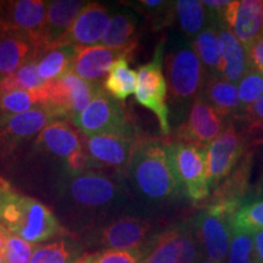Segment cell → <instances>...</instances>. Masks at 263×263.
<instances>
[{
  "label": "cell",
  "instance_id": "6da1fadb",
  "mask_svg": "<svg viewBox=\"0 0 263 263\" xmlns=\"http://www.w3.org/2000/svg\"><path fill=\"white\" fill-rule=\"evenodd\" d=\"M0 224L31 244L66 234L65 228L48 206L34 197L20 193L2 177Z\"/></svg>",
  "mask_w": 263,
  "mask_h": 263
},
{
  "label": "cell",
  "instance_id": "7a4b0ae2",
  "mask_svg": "<svg viewBox=\"0 0 263 263\" xmlns=\"http://www.w3.org/2000/svg\"><path fill=\"white\" fill-rule=\"evenodd\" d=\"M126 172L133 188L151 202H166L182 193L167 156V143L140 137Z\"/></svg>",
  "mask_w": 263,
  "mask_h": 263
},
{
  "label": "cell",
  "instance_id": "3957f363",
  "mask_svg": "<svg viewBox=\"0 0 263 263\" xmlns=\"http://www.w3.org/2000/svg\"><path fill=\"white\" fill-rule=\"evenodd\" d=\"M166 81L173 106L186 115L202 93L207 74L193 43H179L164 57Z\"/></svg>",
  "mask_w": 263,
  "mask_h": 263
},
{
  "label": "cell",
  "instance_id": "277c9868",
  "mask_svg": "<svg viewBox=\"0 0 263 263\" xmlns=\"http://www.w3.org/2000/svg\"><path fill=\"white\" fill-rule=\"evenodd\" d=\"M167 156L182 193L194 202L206 201L211 193L207 173V147L173 141L167 143Z\"/></svg>",
  "mask_w": 263,
  "mask_h": 263
},
{
  "label": "cell",
  "instance_id": "5b68a950",
  "mask_svg": "<svg viewBox=\"0 0 263 263\" xmlns=\"http://www.w3.org/2000/svg\"><path fill=\"white\" fill-rule=\"evenodd\" d=\"M35 145L64 161L70 174L97 170L85 150L84 134L71 121H52L35 138Z\"/></svg>",
  "mask_w": 263,
  "mask_h": 263
},
{
  "label": "cell",
  "instance_id": "8992f818",
  "mask_svg": "<svg viewBox=\"0 0 263 263\" xmlns=\"http://www.w3.org/2000/svg\"><path fill=\"white\" fill-rule=\"evenodd\" d=\"M238 207L210 203L194 218V228L200 248L212 262L223 263L228 258L233 236V219Z\"/></svg>",
  "mask_w": 263,
  "mask_h": 263
},
{
  "label": "cell",
  "instance_id": "52a82bcc",
  "mask_svg": "<svg viewBox=\"0 0 263 263\" xmlns=\"http://www.w3.org/2000/svg\"><path fill=\"white\" fill-rule=\"evenodd\" d=\"M164 43L157 44L153 60L138 68V81L136 89L137 103L155 114L159 121L161 133L167 136L171 133L170 106L167 104L166 76L163 73Z\"/></svg>",
  "mask_w": 263,
  "mask_h": 263
},
{
  "label": "cell",
  "instance_id": "ba28073f",
  "mask_svg": "<svg viewBox=\"0 0 263 263\" xmlns=\"http://www.w3.org/2000/svg\"><path fill=\"white\" fill-rule=\"evenodd\" d=\"M71 122L85 137L99 134L128 136L138 134L128 121L121 101L115 100L104 89L88 105L83 112L72 118Z\"/></svg>",
  "mask_w": 263,
  "mask_h": 263
},
{
  "label": "cell",
  "instance_id": "9c48e42d",
  "mask_svg": "<svg viewBox=\"0 0 263 263\" xmlns=\"http://www.w3.org/2000/svg\"><path fill=\"white\" fill-rule=\"evenodd\" d=\"M250 132L240 129L235 121L227 123L224 130L207 146V173L210 188L218 186L245 155Z\"/></svg>",
  "mask_w": 263,
  "mask_h": 263
},
{
  "label": "cell",
  "instance_id": "30bf717a",
  "mask_svg": "<svg viewBox=\"0 0 263 263\" xmlns=\"http://www.w3.org/2000/svg\"><path fill=\"white\" fill-rule=\"evenodd\" d=\"M103 89L101 84L82 80L73 72H70L60 80L47 83V108L59 118L66 117L71 121L83 112Z\"/></svg>",
  "mask_w": 263,
  "mask_h": 263
},
{
  "label": "cell",
  "instance_id": "8fae6325",
  "mask_svg": "<svg viewBox=\"0 0 263 263\" xmlns=\"http://www.w3.org/2000/svg\"><path fill=\"white\" fill-rule=\"evenodd\" d=\"M49 2L44 0H12L0 2L4 31H14L28 37L42 55V42L47 21Z\"/></svg>",
  "mask_w": 263,
  "mask_h": 263
},
{
  "label": "cell",
  "instance_id": "7c38bea8",
  "mask_svg": "<svg viewBox=\"0 0 263 263\" xmlns=\"http://www.w3.org/2000/svg\"><path fill=\"white\" fill-rule=\"evenodd\" d=\"M66 190L76 205L87 210H101L112 205L120 193L114 177L94 170L71 174Z\"/></svg>",
  "mask_w": 263,
  "mask_h": 263
},
{
  "label": "cell",
  "instance_id": "4fadbf2b",
  "mask_svg": "<svg viewBox=\"0 0 263 263\" xmlns=\"http://www.w3.org/2000/svg\"><path fill=\"white\" fill-rule=\"evenodd\" d=\"M227 121L203 99L196 98L178 128L179 141L207 147L224 130Z\"/></svg>",
  "mask_w": 263,
  "mask_h": 263
},
{
  "label": "cell",
  "instance_id": "5bb4252c",
  "mask_svg": "<svg viewBox=\"0 0 263 263\" xmlns=\"http://www.w3.org/2000/svg\"><path fill=\"white\" fill-rule=\"evenodd\" d=\"M55 120L59 117L48 108H34L12 116H0V155H8L25 141L37 138Z\"/></svg>",
  "mask_w": 263,
  "mask_h": 263
},
{
  "label": "cell",
  "instance_id": "9a60e30c",
  "mask_svg": "<svg viewBox=\"0 0 263 263\" xmlns=\"http://www.w3.org/2000/svg\"><path fill=\"white\" fill-rule=\"evenodd\" d=\"M110 24L111 16L106 6L97 2L88 3L55 48L64 45H72L77 48L100 45L106 35Z\"/></svg>",
  "mask_w": 263,
  "mask_h": 263
},
{
  "label": "cell",
  "instance_id": "2e32d148",
  "mask_svg": "<svg viewBox=\"0 0 263 263\" xmlns=\"http://www.w3.org/2000/svg\"><path fill=\"white\" fill-rule=\"evenodd\" d=\"M140 137L139 134H128V136L99 134V136L85 137V150L93 160L97 168L110 167L126 172L134 145Z\"/></svg>",
  "mask_w": 263,
  "mask_h": 263
},
{
  "label": "cell",
  "instance_id": "e0dca14e",
  "mask_svg": "<svg viewBox=\"0 0 263 263\" xmlns=\"http://www.w3.org/2000/svg\"><path fill=\"white\" fill-rule=\"evenodd\" d=\"M224 22L246 49L263 37V2H232L226 11Z\"/></svg>",
  "mask_w": 263,
  "mask_h": 263
},
{
  "label": "cell",
  "instance_id": "ac0fdd59",
  "mask_svg": "<svg viewBox=\"0 0 263 263\" xmlns=\"http://www.w3.org/2000/svg\"><path fill=\"white\" fill-rule=\"evenodd\" d=\"M151 223L136 217L117 219L99 232V244L115 251H134L145 245Z\"/></svg>",
  "mask_w": 263,
  "mask_h": 263
},
{
  "label": "cell",
  "instance_id": "d6986e66",
  "mask_svg": "<svg viewBox=\"0 0 263 263\" xmlns=\"http://www.w3.org/2000/svg\"><path fill=\"white\" fill-rule=\"evenodd\" d=\"M88 2L83 0H55L49 2L47 21L42 42V55L57 47L64 38ZM41 55V57H42ZM39 57V58H41Z\"/></svg>",
  "mask_w": 263,
  "mask_h": 263
},
{
  "label": "cell",
  "instance_id": "ffe728a7",
  "mask_svg": "<svg viewBox=\"0 0 263 263\" xmlns=\"http://www.w3.org/2000/svg\"><path fill=\"white\" fill-rule=\"evenodd\" d=\"M121 58H127L126 54L108 49L104 45L77 48L72 72L82 80L103 85L110 68Z\"/></svg>",
  "mask_w": 263,
  "mask_h": 263
},
{
  "label": "cell",
  "instance_id": "44dd1931",
  "mask_svg": "<svg viewBox=\"0 0 263 263\" xmlns=\"http://www.w3.org/2000/svg\"><path fill=\"white\" fill-rule=\"evenodd\" d=\"M32 60H38V50L31 39L14 31L0 34V80L16 73Z\"/></svg>",
  "mask_w": 263,
  "mask_h": 263
},
{
  "label": "cell",
  "instance_id": "7402d4cb",
  "mask_svg": "<svg viewBox=\"0 0 263 263\" xmlns=\"http://www.w3.org/2000/svg\"><path fill=\"white\" fill-rule=\"evenodd\" d=\"M217 28L222 55V76L227 81L238 85L246 72L254 67L250 60L249 51L226 24H218Z\"/></svg>",
  "mask_w": 263,
  "mask_h": 263
},
{
  "label": "cell",
  "instance_id": "603a6c76",
  "mask_svg": "<svg viewBox=\"0 0 263 263\" xmlns=\"http://www.w3.org/2000/svg\"><path fill=\"white\" fill-rule=\"evenodd\" d=\"M201 97L215 108L227 123L238 121L244 116V108L240 103L238 85L223 77H207Z\"/></svg>",
  "mask_w": 263,
  "mask_h": 263
},
{
  "label": "cell",
  "instance_id": "cb8c5ba5",
  "mask_svg": "<svg viewBox=\"0 0 263 263\" xmlns=\"http://www.w3.org/2000/svg\"><path fill=\"white\" fill-rule=\"evenodd\" d=\"M252 168V154L246 151L242 159L223 182L212 190L210 203L235 206L240 209L242 197L248 192Z\"/></svg>",
  "mask_w": 263,
  "mask_h": 263
},
{
  "label": "cell",
  "instance_id": "d4e9b609",
  "mask_svg": "<svg viewBox=\"0 0 263 263\" xmlns=\"http://www.w3.org/2000/svg\"><path fill=\"white\" fill-rule=\"evenodd\" d=\"M137 28L136 16L129 11H118L111 17L110 27L100 45L122 51L129 59L138 45Z\"/></svg>",
  "mask_w": 263,
  "mask_h": 263
},
{
  "label": "cell",
  "instance_id": "484cf974",
  "mask_svg": "<svg viewBox=\"0 0 263 263\" xmlns=\"http://www.w3.org/2000/svg\"><path fill=\"white\" fill-rule=\"evenodd\" d=\"M143 263H179V226L176 224L154 236L140 249Z\"/></svg>",
  "mask_w": 263,
  "mask_h": 263
},
{
  "label": "cell",
  "instance_id": "4316f807",
  "mask_svg": "<svg viewBox=\"0 0 263 263\" xmlns=\"http://www.w3.org/2000/svg\"><path fill=\"white\" fill-rule=\"evenodd\" d=\"M194 49L203 65L207 77H223L222 55L219 49L218 28L216 24H210L193 41Z\"/></svg>",
  "mask_w": 263,
  "mask_h": 263
},
{
  "label": "cell",
  "instance_id": "83f0119b",
  "mask_svg": "<svg viewBox=\"0 0 263 263\" xmlns=\"http://www.w3.org/2000/svg\"><path fill=\"white\" fill-rule=\"evenodd\" d=\"M77 47L64 45L47 50L38 59V73L43 81L54 82L73 70Z\"/></svg>",
  "mask_w": 263,
  "mask_h": 263
},
{
  "label": "cell",
  "instance_id": "f1b7e54d",
  "mask_svg": "<svg viewBox=\"0 0 263 263\" xmlns=\"http://www.w3.org/2000/svg\"><path fill=\"white\" fill-rule=\"evenodd\" d=\"M47 107V84L35 90H14L0 95V116H12Z\"/></svg>",
  "mask_w": 263,
  "mask_h": 263
},
{
  "label": "cell",
  "instance_id": "f546056e",
  "mask_svg": "<svg viewBox=\"0 0 263 263\" xmlns=\"http://www.w3.org/2000/svg\"><path fill=\"white\" fill-rule=\"evenodd\" d=\"M138 74L130 68L127 58H121L110 68L104 81V90L115 100L123 101L136 93Z\"/></svg>",
  "mask_w": 263,
  "mask_h": 263
},
{
  "label": "cell",
  "instance_id": "4dcf8cb0",
  "mask_svg": "<svg viewBox=\"0 0 263 263\" xmlns=\"http://www.w3.org/2000/svg\"><path fill=\"white\" fill-rule=\"evenodd\" d=\"M174 6H176V17L178 18L180 29L184 35L192 41L211 24L209 12L202 2L178 0L174 2Z\"/></svg>",
  "mask_w": 263,
  "mask_h": 263
},
{
  "label": "cell",
  "instance_id": "1f68e13d",
  "mask_svg": "<svg viewBox=\"0 0 263 263\" xmlns=\"http://www.w3.org/2000/svg\"><path fill=\"white\" fill-rule=\"evenodd\" d=\"M80 255L81 249L73 240L61 238L35 249L29 263H77Z\"/></svg>",
  "mask_w": 263,
  "mask_h": 263
},
{
  "label": "cell",
  "instance_id": "d6a6232c",
  "mask_svg": "<svg viewBox=\"0 0 263 263\" xmlns=\"http://www.w3.org/2000/svg\"><path fill=\"white\" fill-rule=\"evenodd\" d=\"M45 84L47 82L39 77L38 60H32L22 66L16 73L0 80V95L14 90H35Z\"/></svg>",
  "mask_w": 263,
  "mask_h": 263
},
{
  "label": "cell",
  "instance_id": "836d02e7",
  "mask_svg": "<svg viewBox=\"0 0 263 263\" xmlns=\"http://www.w3.org/2000/svg\"><path fill=\"white\" fill-rule=\"evenodd\" d=\"M254 233L244 229L233 230L230 240L228 263H256Z\"/></svg>",
  "mask_w": 263,
  "mask_h": 263
},
{
  "label": "cell",
  "instance_id": "e575fe53",
  "mask_svg": "<svg viewBox=\"0 0 263 263\" xmlns=\"http://www.w3.org/2000/svg\"><path fill=\"white\" fill-rule=\"evenodd\" d=\"M149 20L153 29H161L168 26L176 17L174 2L163 0H141L134 3Z\"/></svg>",
  "mask_w": 263,
  "mask_h": 263
},
{
  "label": "cell",
  "instance_id": "d590c367",
  "mask_svg": "<svg viewBox=\"0 0 263 263\" xmlns=\"http://www.w3.org/2000/svg\"><path fill=\"white\" fill-rule=\"evenodd\" d=\"M238 94L241 106L245 110L263 97V73L251 67L238 83Z\"/></svg>",
  "mask_w": 263,
  "mask_h": 263
},
{
  "label": "cell",
  "instance_id": "8d00e7d4",
  "mask_svg": "<svg viewBox=\"0 0 263 263\" xmlns=\"http://www.w3.org/2000/svg\"><path fill=\"white\" fill-rule=\"evenodd\" d=\"M233 226L235 229L257 232L263 229V200L246 202L235 212Z\"/></svg>",
  "mask_w": 263,
  "mask_h": 263
},
{
  "label": "cell",
  "instance_id": "74e56055",
  "mask_svg": "<svg viewBox=\"0 0 263 263\" xmlns=\"http://www.w3.org/2000/svg\"><path fill=\"white\" fill-rule=\"evenodd\" d=\"M180 259L179 263H197L200 257V244L197 240L194 222L179 223Z\"/></svg>",
  "mask_w": 263,
  "mask_h": 263
},
{
  "label": "cell",
  "instance_id": "f35d334b",
  "mask_svg": "<svg viewBox=\"0 0 263 263\" xmlns=\"http://www.w3.org/2000/svg\"><path fill=\"white\" fill-rule=\"evenodd\" d=\"M33 252H34L33 244L8 232L4 251H3L4 263H29Z\"/></svg>",
  "mask_w": 263,
  "mask_h": 263
},
{
  "label": "cell",
  "instance_id": "ab89813d",
  "mask_svg": "<svg viewBox=\"0 0 263 263\" xmlns=\"http://www.w3.org/2000/svg\"><path fill=\"white\" fill-rule=\"evenodd\" d=\"M88 263H143L141 252L139 250L134 251H115L107 250L88 259Z\"/></svg>",
  "mask_w": 263,
  "mask_h": 263
},
{
  "label": "cell",
  "instance_id": "60d3db41",
  "mask_svg": "<svg viewBox=\"0 0 263 263\" xmlns=\"http://www.w3.org/2000/svg\"><path fill=\"white\" fill-rule=\"evenodd\" d=\"M240 120L245 122L250 133H251L252 129H261V128H263V97L259 98L251 106L246 108L244 116Z\"/></svg>",
  "mask_w": 263,
  "mask_h": 263
},
{
  "label": "cell",
  "instance_id": "b9f144b4",
  "mask_svg": "<svg viewBox=\"0 0 263 263\" xmlns=\"http://www.w3.org/2000/svg\"><path fill=\"white\" fill-rule=\"evenodd\" d=\"M248 51L252 66L263 73V37L257 39L251 47H249Z\"/></svg>",
  "mask_w": 263,
  "mask_h": 263
},
{
  "label": "cell",
  "instance_id": "7bdbcfd3",
  "mask_svg": "<svg viewBox=\"0 0 263 263\" xmlns=\"http://www.w3.org/2000/svg\"><path fill=\"white\" fill-rule=\"evenodd\" d=\"M255 251L258 263H263V229L254 232Z\"/></svg>",
  "mask_w": 263,
  "mask_h": 263
},
{
  "label": "cell",
  "instance_id": "ee69618b",
  "mask_svg": "<svg viewBox=\"0 0 263 263\" xmlns=\"http://www.w3.org/2000/svg\"><path fill=\"white\" fill-rule=\"evenodd\" d=\"M6 235H8V230H6L4 227L0 224V254L2 255H3V251H4Z\"/></svg>",
  "mask_w": 263,
  "mask_h": 263
},
{
  "label": "cell",
  "instance_id": "f6af8a7d",
  "mask_svg": "<svg viewBox=\"0 0 263 263\" xmlns=\"http://www.w3.org/2000/svg\"><path fill=\"white\" fill-rule=\"evenodd\" d=\"M4 32V24H3V17H2V9H0V34Z\"/></svg>",
  "mask_w": 263,
  "mask_h": 263
},
{
  "label": "cell",
  "instance_id": "bcb514c9",
  "mask_svg": "<svg viewBox=\"0 0 263 263\" xmlns=\"http://www.w3.org/2000/svg\"><path fill=\"white\" fill-rule=\"evenodd\" d=\"M197 263H217V262H212V261H210V259H206V261H200Z\"/></svg>",
  "mask_w": 263,
  "mask_h": 263
},
{
  "label": "cell",
  "instance_id": "7dc6e473",
  "mask_svg": "<svg viewBox=\"0 0 263 263\" xmlns=\"http://www.w3.org/2000/svg\"><path fill=\"white\" fill-rule=\"evenodd\" d=\"M0 263H4V258H3L2 254H0Z\"/></svg>",
  "mask_w": 263,
  "mask_h": 263
},
{
  "label": "cell",
  "instance_id": "c3c4849f",
  "mask_svg": "<svg viewBox=\"0 0 263 263\" xmlns=\"http://www.w3.org/2000/svg\"><path fill=\"white\" fill-rule=\"evenodd\" d=\"M256 263H258V262H256Z\"/></svg>",
  "mask_w": 263,
  "mask_h": 263
}]
</instances>
